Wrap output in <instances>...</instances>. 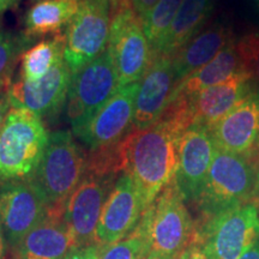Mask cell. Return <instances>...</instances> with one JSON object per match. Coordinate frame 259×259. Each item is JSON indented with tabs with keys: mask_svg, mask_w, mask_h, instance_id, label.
Here are the masks:
<instances>
[{
	"mask_svg": "<svg viewBox=\"0 0 259 259\" xmlns=\"http://www.w3.org/2000/svg\"><path fill=\"white\" fill-rule=\"evenodd\" d=\"M190 126L185 101L177 99L157 122L126 136L124 173L134 180L144 211L176 177L179 141Z\"/></svg>",
	"mask_w": 259,
	"mask_h": 259,
	"instance_id": "obj_1",
	"label": "cell"
},
{
	"mask_svg": "<svg viewBox=\"0 0 259 259\" xmlns=\"http://www.w3.org/2000/svg\"><path fill=\"white\" fill-rule=\"evenodd\" d=\"M50 136L41 116L11 107L0 130V185L34 177Z\"/></svg>",
	"mask_w": 259,
	"mask_h": 259,
	"instance_id": "obj_2",
	"label": "cell"
},
{
	"mask_svg": "<svg viewBox=\"0 0 259 259\" xmlns=\"http://www.w3.org/2000/svg\"><path fill=\"white\" fill-rule=\"evenodd\" d=\"M259 238V206L253 200L196 221L193 248L203 259H239Z\"/></svg>",
	"mask_w": 259,
	"mask_h": 259,
	"instance_id": "obj_3",
	"label": "cell"
},
{
	"mask_svg": "<svg viewBox=\"0 0 259 259\" xmlns=\"http://www.w3.org/2000/svg\"><path fill=\"white\" fill-rule=\"evenodd\" d=\"M258 162L216 149L203 191L196 203L199 219H208L242 204L253 196Z\"/></svg>",
	"mask_w": 259,
	"mask_h": 259,
	"instance_id": "obj_4",
	"label": "cell"
},
{
	"mask_svg": "<svg viewBox=\"0 0 259 259\" xmlns=\"http://www.w3.org/2000/svg\"><path fill=\"white\" fill-rule=\"evenodd\" d=\"M141 219L147 227L150 252L178 259L192 244L196 221L187 209L176 179L161 191Z\"/></svg>",
	"mask_w": 259,
	"mask_h": 259,
	"instance_id": "obj_5",
	"label": "cell"
},
{
	"mask_svg": "<svg viewBox=\"0 0 259 259\" xmlns=\"http://www.w3.org/2000/svg\"><path fill=\"white\" fill-rule=\"evenodd\" d=\"M87 158L88 154L70 131L51 134L44 157L32 177L51 210H65L67 199L85 174Z\"/></svg>",
	"mask_w": 259,
	"mask_h": 259,
	"instance_id": "obj_6",
	"label": "cell"
},
{
	"mask_svg": "<svg viewBox=\"0 0 259 259\" xmlns=\"http://www.w3.org/2000/svg\"><path fill=\"white\" fill-rule=\"evenodd\" d=\"M119 88L118 73L108 48L72 74L66 115L76 135Z\"/></svg>",
	"mask_w": 259,
	"mask_h": 259,
	"instance_id": "obj_7",
	"label": "cell"
},
{
	"mask_svg": "<svg viewBox=\"0 0 259 259\" xmlns=\"http://www.w3.org/2000/svg\"><path fill=\"white\" fill-rule=\"evenodd\" d=\"M120 87L138 83L153 60V51L144 31L143 19L127 5L112 15L108 40Z\"/></svg>",
	"mask_w": 259,
	"mask_h": 259,
	"instance_id": "obj_8",
	"label": "cell"
},
{
	"mask_svg": "<svg viewBox=\"0 0 259 259\" xmlns=\"http://www.w3.org/2000/svg\"><path fill=\"white\" fill-rule=\"evenodd\" d=\"M111 23L109 0H80L78 12L65 31L64 58L72 74L106 51Z\"/></svg>",
	"mask_w": 259,
	"mask_h": 259,
	"instance_id": "obj_9",
	"label": "cell"
},
{
	"mask_svg": "<svg viewBox=\"0 0 259 259\" xmlns=\"http://www.w3.org/2000/svg\"><path fill=\"white\" fill-rule=\"evenodd\" d=\"M50 211L46 197L32 178L0 185V225L12 251Z\"/></svg>",
	"mask_w": 259,
	"mask_h": 259,
	"instance_id": "obj_10",
	"label": "cell"
},
{
	"mask_svg": "<svg viewBox=\"0 0 259 259\" xmlns=\"http://www.w3.org/2000/svg\"><path fill=\"white\" fill-rule=\"evenodd\" d=\"M118 176L85 170L82 181L74 189L65 206V220L76 240V246L95 242L100 218Z\"/></svg>",
	"mask_w": 259,
	"mask_h": 259,
	"instance_id": "obj_11",
	"label": "cell"
},
{
	"mask_svg": "<svg viewBox=\"0 0 259 259\" xmlns=\"http://www.w3.org/2000/svg\"><path fill=\"white\" fill-rule=\"evenodd\" d=\"M138 83L121 87L77 132L89 151L119 143L135 128V105Z\"/></svg>",
	"mask_w": 259,
	"mask_h": 259,
	"instance_id": "obj_12",
	"label": "cell"
},
{
	"mask_svg": "<svg viewBox=\"0 0 259 259\" xmlns=\"http://www.w3.org/2000/svg\"><path fill=\"white\" fill-rule=\"evenodd\" d=\"M216 149L259 160V88L209 130Z\"/></svg>",
	"mask_w": 259,
	"mask_h": 259,
	"instance_id": "obj_13",
	"label": "cell"
},
{
	"mask_svg": "<svg viewBox=\"0 0 259 259\" xmlns=\"http://www.w3.org/2000/svg\"><path fill=\"white\" fill-rule=\"evenodd\" d=\"M215 150V143L206 127L190 126L181 135L174 179L186 203L196 205L211 167Z\"/></svg>",
	"mask_w": 259,
	"mask_h": 259,
	"instance_id": "obj_14",
	"label": "cell"
},
{
	"mask_svg": "<svg viewBox=\"0 0 259 259\" xmlns=\"http://www.w3.org/2000/svg\"><path fill=\"white\" fill-rule=\"evenodd\" d=\"M144 209L134 180L122 173L103 206L96 228L95 244L102 250L127 236L138 225Z\"/></svg>",
	"mask_w": 259,
	"mask_h": 259,
	"instance_id": "obj_15",
	"label": "cell"
},
{
	"mask_svg": "<svg viewBox=\"0 0 259 259\" xmlns=\"http://www.w3.org/2000/svg\"><path fill=\"white\" fill-rule=\"evenodd\" d=\"M71 77L72 72L64 59L37 82L12 80L9 88L10 105L28 109L41 118L56 116L66 103Z\"/></svg>",
	"mask_w": 259,
	"mask_h": 259,
	"instance_id": "obj_16",
	"label": "cell"
},
{
	"mask_svg": "<svg viewBox=\"0 0 259 259\" xmlns=\"http://www.w3.org/2000/svg\"><path fill=\"white\" fill-rule=\"evenodd\" d=\"M177 87L173 58L153 56L148 70L138 82L134 126L144 130L161 119Z\"/></svg>",
	"mask_w": 259,
	"mask_h": 259,
	"instance_id": "obj_17",
	"label": "cell"
},
{
	"mask_svg": "<svg viewBox=\"0 0 259 259\" xmlns=\"http://www.w3.org/2000/svg\"><path fill=\"white\" fill-rule=\"evenodd\" d=\"M255 88L257 85L250 74L241 72L196 95L178 99L185 100L191 126H203L210 130Z\"/></svg>",
	"mask_w": 259,
	"mask_h": 259,
	"instance_id": "obj_18",
	"label": "cell"
},
{
	"mask_svg": "<svg viewBox=\"0 0 259 259\" xmlns=\"http://www.w3.org/2000/svg\"><path fill=\"white\" fill-rule=\"evenodd\" d=\"M76 247L65 210H51L47 218L24 236L14 253L15 259H64Z\"/></svg>",
	"mask_w": 259,
	"mask_h": 259,
	"instance_id": "obj_19",
	"label": "cell"
},
{
	"mask_svg": "<svg viewBox=\"0 0 259 259\" xmlns=\"http://www.w3.org/2000/svg\"><path fill=\"white\" fill-rule=\"evenodd\" d=\"M234 41L235 36L232 27L223 21H218L203 29L176 56L171 57L177 85L204 65L210 63L220 52Z\"/></svg>",
	"mask_w": 259,
	"mask_h": 259,
	"instance_id": "obj_20",
	"label": "cell"
},
{
	"mask_svg": "<svg viewBox=\"0 0 259 259\" xmlns=\"http://www.w3.org/2000/svg\"><path fill=\"white\" fill-rule=\"evenodd\" d=\"M245 72L240 56L236 50V40L222 50L213 59L178 84L170 102L178 97H191L197 93Z\"/></svg>",
	"mask_w": 259,
	"mask_h": 259,
	"instance_id": "obj_21",
	"label": "cell"
},
{
	"mask_svg": "<svg viewBox=\"0 0 259 259\" xmlns=\"http://www.w3.org/2000/svg\"><path fill=\"white\" fill-rule=\"evenodd\" d=\"M80 0H35L25 14L24 32L29 40L61 34L79 10Z\"/></svg>",
	"mask_w": 259,
	"mask_h": 259,
	"instance_id": "obj_22",
	"label": "cell"
},
{
	"mask_svg": "<svg viewBox=\"0 0 259 259\" xmlns=\"http://www.w3.org/2000/svg\"><path fill=\"white\" fill-rule=\"evenodd\" d=\"M215 0H183L173 24L156 56L174 57L197 34L203 30Z\"/></svg>",
	"mask_w": 259,
	"mask_h": 259,
	"instance_id": "obj_23",
	"label": "cell"
},
{
	"mask_svg": "<svg viewBox=\"0 0 259 259\" xmlns=\"http://www.w3.org/2000/svg\"><path fill=\"white\" fill-rule=\"evenodd\" d=\"M65 34L54 35L27 48L19 60L18 78L37 82L44 78L56 65L64 60Z\"/></svg>",
	"mask_w": 259,
	"mask_h": 259,
	"instance_id": "obj_24",
	"label": "cell"
},
{
	"mask_svg": "<svg viewBox=\"0 0 259 259\" xmlns=\"http://www.w3.org/2000/svg\"><path fill=\"white\" fill-rule=\"evenodd\" d=\"M181 3L183 0H158L143 19L144 31L153 51V56H156L160 52L164 38L179 12Z\"/></svg>",
	"mask_w": 259,
	"mask_h": 259,
	"instance_id": "obj_25",
	"label": "cell"
},
{
	"mask_svg": "<svg viewBox=\"0 0 259 259\" xmlns=\"http://www.w3.org/2000/svg\"><path fill=\"white\" fill-rule=\"evenodd\" d=\"M31 42L23 32L15 34L0 27V87L11 85L16 65Z\"/></svg>",
	"mask_w": 259,
	"mask_h": 259,
	"instance_id": "obj_26",
	"label": "cell"
},
{
	"mask_svg": "<svg viewBox=\"0 0 259 259\" xmlns=\"http://www.w3.org/2000/svg\"><path fill=\"white\" fill-rule=\"evenodd\" d=\"M150 253L148 231L142 219L127 236L102 250L101 259H147Z\"/></svg>",
	"mask_w": 259,
	"mask_h": 259,
	"instance_id": "obj_27",
	"label": "cell"
},
{
	"mask_svg": "<svg viewBox=\"0 0 259 259\" xmlns=\"http://www.w3.org/2000/svg\"><path fill=\"white\" fill-rule=\"evenodd\" d=\"M242 67L259 88V32H248L236 40Z\"/></svg>",
	"mask_w": 259,
	"mask_h": 259,
	"instance_id": "obj_28",
	"label": "cell"
},
{
	"mask_svg": "<svg viewBox=\"0 0 259 259\" xmlns=\"http://www.w3.org/2000/svg\"><path fill=\"white\" fill-rule=\"evenodd\" d=\"M102 248L99 245L90 244L73 248L64 259H101Z\"/></svg>",
	"mask_w": 259,
	"mask_h": 259,
	"instance_id": "obj_29",
	"label": "cell"
},
{
	"mask_svg": "<svg viewBox=\"0 0 259 259\" xmlns=\"http://www.w3.org/2000/svg\"><path fill=\"white\" fill-rule=\"evenodd\" d=\"M9 88L8 87H0V130L4 125L6 115L11 108L9 100Z\"/></svg>",
	"mask_w": 259,
	"mask_h": 259,
	"instance_id": "obj_30",
	"label": "cell"
},
{
	"mask_svg": "<svg viewBox=\"0 0 259 259\" xmlns=\"http://www.w3.org/2000/svg\"><path fill=\"white\" fill-rule=\"evenodd\" d=\"M157 2L158 0H131L135 11L137 12L138 16L142 19L147 17L149 12L153 10V8L156 5Z\"/></svg>",
	"mask_w": 259,
	"mask_h": 259,
	"instance_id": "obj_31",
	"label": "cell"
},
{
	"mask_svg": "<svg viewBox=\"0 0 259 259\" xmlns=\"http://www.w3.org/2000/svg\"><path fill=\"white\" fill-rule=\"evenodd\" d=\"M21 0H0V18L10 10L17 8Z\"/></svg>",
	"mask_w": 259,
	"mask_h": 259,
	"instance_id": "obj_32",
	"label": "cell"
},
{
	"mask_svg": "<svg viewBox=\"0 0 259 259\" xmlns=\"http://www.w3.org/2000/svg\"><path fill=\"white\" fill-rule=\"evenodd\" d=\"M239 259H259V238Z\"/></svg>",
	"mask_w": 259,
	"mask_h": 259,
	"instance_id": "obj_33",
	"label": "cell"
},
{
	"mask_svg": "<svg viewBox=\"0 0 259 259\" xmlns=\"http://www.w3.org/2000/svg\"><path fill=\"white\" fill-rule=\"evenodd\" d=\"M109 4H111V10H112V15L114 14L115 11H118L119 9L124 8V6L131 5V0H109Z\"/></svg>",
	"mask_w": 259,
	"mask_h": 259,
	"instance_id": "obj_34",
	"label": "cell"
},
{
	"mask_svg": "<svg viewBox=\"0 0 259 259\" xmlns=\"http://www.w3.org/2000/svg\"><path fill=\"white\" fill-rule=\"evenodd\" d=\"M252 200L259 206V162L257 166V174H255V184L253 190V196H252Z\"/></svg>",
	"mask_w": 259,
	"mask_h": 259,
	"instance_id": "obj_35",
	"label": "cell"
},
{
	"mask_svg": "<svg viewBox=\"0 0 259 259\" xmlns=\"http://www.w3.org/2000/svg\"><path fill=\"white\" fill-rule=\"evenodd\" d=\"M178 259H203L199 253H197L193 248L189 247Z\"/></svg>",
	"mask_w": 259,
	"mask_h": 259,
	"instance_id": "obj_36",
	"label": "cell"
},
{
	"mask_svg": "<svg viewBox=\"0 0 259 259\" xmlns=\"http://www.w3.org/2000/svg\"><path fill=\"white\" fill-rule=\"evenodd\" d=\"M0 259H5V239L3 234L2 225H0Z\"/></svg>",
	"mask_w": 259,
	"mask_h": 259,
	"instance_id": "obj_37",
	"label": "cell"
},
{
	"mask_svg": "<svg viewBox=\"0 0 259 259\" xmlns=\"http://www.w3.org/2000/svg\"><path fill=\"white\" fill-rule=\"evenodd\" d=\"M147 259H168V258L163 257V255L157 254V253H154V252H150V253H149V255H148V258H147Z\"/></svg>",
	"mask_w": 259,
	"mask_h": 259,
	"instance_id": "obj_38",
	"label": "cell"
},
{
	"mask_svg": "<svg viewBox=\"0 0 259 259\" xmlns=\"http://www.w3.org/2000/svg\"><path fill=\"white\" fill-rule=\"evenodd\" d=\"M254 2V5L257 6V9H258V11H259V0H253Z\"/></svg>",
	"mask_w": 259,
	"mask_h": 259,
	"instance_id": "obj_39",
	"label": "cell"
}]
</instances>
